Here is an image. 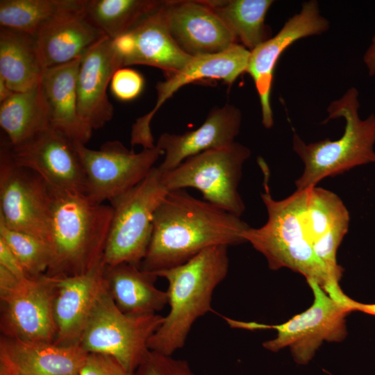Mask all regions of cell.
I'll return each instance as SVG.
<instances>
[{"label": "cell", "instance_id": "1", "mask_svg": "<svg viewBox=\"0 0 375 375\" xmlns=\"http://www.w3.org/2000/svg\"><path fill=\"white\" fill-rule=\"evenodd\" d=\"M249 227L240 217L185 189L170 190L155 212L140 268L156 273L181 265L207 248L246 242L242 233Z\"/></svg>", "mask_w": 375, "mask_h": 375}, {"label": "cell", "instance_id": "2", "mask_svg": "<svg viewBox=\"0 0 375 375\" xmlns=\"http://www.w3.org/2000/svg\"><path fill=\"white\" fill-rule=\"evenodd\" d=\"M258 162L265 176L261 198L268 219L262 226L244 231L243 238L265 257L271 269L287 267L300 273L306 281H316L332 299L344 302L347 296L332 281L307 239L302 220L306 190H296L283 200H275L268 188L269 169L262 158Z\"/></svg>", "mask_w": 375, "mask_h": 375}, {"label": "cell", "instance_id": "3", "mask_svg": "<svg viewBox=\"0 0 375 375\" xmlns=\"http://www.w3.org/2000/svg\"><path fill=\"white\" fill-rule=\"evenodd\" d=\"M228 247L207 248L181 265L153 273L167 281L169 310L149 338L151 351L172 356L185 345L195 322L212 311L213 292L228 274Z\"/></svg>", "mask_w": 375, "mask_h": 375}, {"label": "cell", "instance_id": "4", "mask_svg": "<svg viewBox=\"0 0 375 375\" xmlns=\"http://www.w3.org/2000/svg\"><path fill=\"white\" fill-rule=\"evenodd\" d=\"M50 190L51 261L45 274L72 276L103 265L112 217L110 205L92 202L84 195Z\"/></svg>", "mask_w": 375, "mask_h": 375}, {"label": "cell", "instance_id": "5", "mask_svg": "<svg viewBox=\"0 0 375 375\" xmlns=\"http://www.w3.org/2000/svg\"><path fill=\"white\" fill-rule=\"evenodd\" d=\"M359 108L358 92L351 88L327 108L328 116L324 122L339 117L346 122L339 139L306 144L297 134L293 135V150L304 165L301 176L295 181L297 190L316 186L322 179L355 167L375 162V115L361 119Z\"/></svg>", "mask_w": 375, "mask_h": 375}, {"label": "cell", "instance_id": "6", "mask_svg": "<svg viewBox=\"0 0 375 375\" xmlns=\"http://www.w3.org/2000/svg\"><path fill=\"white\" fill-rule=\"evenodd\" d=\"M169 190L154 167L138 185L110 201L112 217L103 253L105 266L140 267L151 238L155 212Z\"/></svg>", "mask_w": 375, "mask_h": 375}, {"label": "cell", "instance_id": "7", "mask_svg": "<svg viewBox=\"0 0 375 375\" xmlns=\"http://www.w3.org/2000/svg\"><path fill=\"white\" fill-rule=\"evenodd\" d=\"M314 301L311 306L280 324L244 322L223 317L233 328L246 330L273 329L276 336L263 342L267 350L277 352L289 347L294 360L307 365L324 342H340L347 335L345 317L351 310L332 299L313 280H307Z\"/></svg>", "mask_w": 375, "mask_h": 375}, {"label": "cell", "instance_id": "8", "mask_svg": "<svg viewBox=\"0 0 375 375\" xmlns=\"http://www.w3.org/2000/svg\"><path fill=\"white\" fill-rule=\"evenodd\" d=\"M158 313L129 315L123 312L108 288L99 296L79 344L88 353L112 356L134 374L151 350L148 342L162 323Z\"/></svg>", "mask_w": 375, "mask_h": 375}, {"label": "cell", "instance_id": "9", "mask_svg": "<svg viewBox=\"0 0 375 375\" xmlns=\"http://www.w3.org/2000/svg\"><path fill=\"white\" fill-rule=\"evenodd\" d=\"M249 149L238 142L201 152L175 168L162 172V181L170 190L192 188L205 201L241 217L245 206L238 192L242 167Z\"/></svg>", "mask_w": 375, "mask_h": 375}, {"label": "cell", "instance_id": "10", "mask_svg": "<svg viewBox=\"0 0 375 375\" xmlns=\"http://www.w3.org/2000/svg\"><path fill=\"white\" fill-rule=\"evenodd\" d=\"M51 195L44 180L17 165L8 140L0 148V222L12 230L37 237L48 244Z\"/></svg>", "mask_w": 375, "mask_h": 375}, {"label": "cell", "instance_id": "11", "mask_svg": "<svg viewBox=\"0 0 375 375\" xmlns=\"http://www.w3.org/2000/svg\"><path fill=\"white\" fill-rule=\"evenodd\" d=\"M74 146L85 174V197L96 203L110 201L138 185L163 154L156 145L135 153L117 140L106 142L98 150L76 142Z\"/></svg>", "mask_w": 375, "mask_h": 375}, {"label": "cell", "instance_id": "12", "mask_svg": "<svg viewBox=\"0 0 375 375\" xmlns=\"http://www.w3.org/2000/svg\"><path fill=\"white\" fill-rule=\"evenodd\" d=\"M56 285L46 274L26 277L1 302L3 335L28 342H55L57 328L53 313Z\"/></svg>", "mask_w": 375, "mask_h": 375}, {"label": "cell", "instance_id": "13", "mask_svg": "<svg viewBox=\"0 0 375 375\" xmlns=\"http://www.w3.org/2000/svg\"><path fill=\"white\" fill-rule=\"evenodd\" d=\"M251 51L240 44H235L226 51L213 54L192 56L190 61L176 72L165 77L156 86L157 99L152 110L138 118L131 133L132 145L143 149L153 148V138L150 123L161 106L185 85L203 79L222 80L232 84L240 75L247 72Z\"/></svg>", "mask_w": 375, "mask_h": 375}, {"label": "cell", "instance_id": "14", "mask_svg": "<svg viewBox=\"0 0 375 375\" xmlns=\"http://www.w3.org/2000/svg\"><path fill=\"white\" fill-rule=\"evenodd\" d=\"M15 162L40 175L54 190L85 196L86 178L74 142L50 128L17 147Z\"/></svg>", "mask_w": 375, "mask_h": 375}, {"label": "cell", "instance_id": "15", "mask_svg": "<svg viewBox=\"0 0 375 375\" xmlns=\"http://www.w3.org/2000/svg\"><path fill=\"white\" fill-rule=\"evenodd\" d=\"M328 28V21L320 15L317 1H306L301 11L290 17L277 34L251 51L247 72L258 92L265 128H270L274 124L270 96L274 72L281 56L298 40L320 35Z\"/></svg>", "mask_w": 375, "mask_h": 375}, {"label": "cell", "instance_id": "16", "mask_svg": "<svg viewBox=\"0 0 375 375\" xmlns=\"http://www.w3.org/2000/svg\"><path fill=\"white\" fill-rule=\"evenodd\" d=\"M112 40L123 67L151 66L162 70L165 77L183 68L192 58L170 32L165 1L131 30Z\"/></svg>", "mask_w": 375, "mask_h": 375}, {"label": "cell", "instance_id": "17", "mask_svg": "<svg viewBox=\"0 0 375 375\" xmlns=\"http://www.w3.org/2000/svg\"><path fill=\"white\" fill-rule=\"evenodd\" d=\"M123 67L112 40L107 36L93 45L82 57L77 76L78 111L92 131L110 121L114 107L107 89L115 72Z\"/></svg>", "mask_w": 375, "mask_h": 375}, {"label": "cell", "instance_id": "18", "mask_svg": "<svg viewBox=\"0 0 375 375\" xmlns=\"http://www.w3.org/2000/svg\"><path fill=\"white\" fill-rule=\"evenodd\" d=\"M170 32L188 54H213L227 50L238 40L207 1H165Z\"/></svg>", "mask_w": 375, "mask_h": 375}, {"label": "cell", "instance_id": "19", "mask_svg": "<svg viewBox=\"0 0 375 375\" xmlns=\"http://www.w3.org/2000/svg\"><path fill=\"white\" fill-rule=\"evenodd\" d=\"M52 278L56 285L53 313L57 328L54 343L79 344L93 308L107 288L105 265L79 274Z\"/></svg>", "mask_w": 375, "mask_h": 375}, {"label": "cell", "instance_id": "20", "mask_svg": "<svg viewBox=\"0 0 375 375\" xmlns=\"http://www.w3.org/2000/svg\"><path fill=\"white\" fill-rule=\"evenodd\" d=\"M88 354L80 344L28 342L2 335L0 375H79Z\"/></svg>", "mask_w": 375, "mask_h": 375}, {"label": "cell", "instance_id": "21", "mask_svg": "<svg viewBox=\"0 0 375 375\" xmlns=\"http://www.w3.org/2000/svg\"><path fill=\"white\" fill-rule=\"evenodd\" d=\"M241 122L240 109L225 104L213 108L195 130L183 134H161L156 145L165 154V158L158 169L162 172H167L190 157L231 145L239 133Z\"/></svg>", "mask_w": 375, "mask_h": 375}, {"label": "cell", "instance_id": "22", "mask_svg": "<svg viewBox=\"0 0 375 375\" xmlns=\"http://www.w3.org/2000/svg\"><path fill=\"white\" fill-rule=\"evenodd\" d=\"M104 37L87 19L83 8L55 17L35 35L45 69L81 58Z\"/></svg>", "mask_w": 375, "mask_h": 375}, {"label": "cell", "instance_id": "23", "mask_svg": "<svg viewBox=\"0 0 375 375\" xmlns=\"http://www.w3.org/2000/svg\"><path fill=\"white\" fill-rule=\"evenodd\" d=\"M81 58L45 69L40 85L51 128L73 142L86 144L93 131L83 123L78 111L76 83Z\"/></svg>", "mask_w": 375, "mask_h": 375}, {"label": "cell", "instance_id": "24", "mask_svg": "<svg viewBox=\"0 0 375 375\" xmlns=\"http://www.w3.org/2000/svg\"><path fill=\"white\" fill-rule=\"evenodd\" d=\"M108 290L117 306L129 315L155 314L168 304L167 291L155 285L158 276L140 266H105Z\"/></svg>", "mask_w": 375, "mask_h": 375}, {"label": "cell", "instance_id": "25", "mask_svg": "<svg viewBox=\"0 0 375 375\" xmlns=\"http://www.w3.org/2000/svg\"><path fill=\"white\" fill-rule=\"evenodd\" d=\"M44 71L34 35L0 28V76L12 91L26 92L40 85Z\"/></svg>", "mask_w": 375, "mask_h": 375}, {"label": "cell", "instance_id": "26", "mask_svg": "<svg viewBox=\"0 0 375 375\" xmlns=\"http://www.w3.org/2000/svg\"><path fill=\"white\" fill-rule=\"evenodd\" d=\"M0 103V126L12 147L51 128L40 84L26 92H13Z\"/></svg>", "mask_w": 375, "mask_h": 375}, {"label": "cell", "instance_id": "27", "mask_svg": "<svg viewBox=\"0 0 375 375\" xmlns=\"http://www.w3.org/2000/svg\"><path fill=\"white\" fill-rule=\"evenodd\" d=\"M234 34L238 41L252 51L268 40L265 24L272 0L207 1Z\"/></svg>", "mask_w": 375, "mask_h": 375}, {"label": "cell", "instance_id": "28", "mask_svg": "<svg viewBox=\"0 0 375 375\" xmlns=\"http://www.w3.org/2000/svg\"><path fill=\"white\" fill-rule=\"evenodd\" d=\"M162 2L158 0H84L83 12L106 36L114 39L131 30Z\"/></svg>", "mask_w": 375, "mask_h": 375}, {"label": "cell", "instance_id": "29", "mask_svg": "<svg viewBox=\"0 0 375 375\" xmlns=\"http://www.w3.org/2000/svg\"><path fill=\"white\" fill-rule=\"evenodd\" d=\"M83 5L84 0H1L0 26L35 36L55 17Z\"/></svg>", "mask_w": 375, "mask_h": 375}, {"label": "cell", "instance_id": "30", "mask_svg": "<svg viewBox=\"0 0 375 375\" xmlns=\"http://www.w3.org/2000/svg\"><path fill=\"white\" fill-rule=\"evenodd\" d=\"M302 220L307 239L312 245L340 228L349 226V212L334 192L314 186L306 189Z\"/></svg>", "mask_w": 375, "mask_h": 375}, {"label": "cell", "instance_id": "31", "mask_svg": "<svg viewBox=\"0 0 375 375\" xmlns=\"http://www.w3.org/2000/svg\"><path fill=\"white\" fill-rule=\"evenodd\" d=\"M0 238L17 257L28 277L45 274L51 261L49 244L32 235L12 230L0 222Z\"/></svg>", "mask_w": 375, "mask_h": 375}, {"label": "cell", "instance_id": "32", "mask_svg": "<svg viewBox=\"0 0 375 375\" xmlns=\"http://www.w3.org/2000/svg\"><path fill=\"white\" fill-rule=\"evenodd\" d=\"M134 375H195L188 362L151 351Z\"/></svg>", "mask_w": 375, "mask_h": 375}, {"label": "cell", "instance_id": "33", "mask_svg": "<svg viewBox=\"0 0 375 375\" xmlns=\"http://www.w3.org/2000/svg\"><path fill=\"white\" fill-rule=\"evenodd\" d=\"M144 85V79L141 74L133 69L122 67L112 76L110 89L117 99L128 101L141 94Z\"/></svg>", "mask_w": 375, "mask_h": 375}, {"label": "cell", "instance_id": "34", "mask_svg": "<svg viewBox=\"0 0 375 375\" xmlns=\"http://www.w3.org/2000/svg\"><path fill=\"white\" fill-rule=\"evenodd\" d=\"M79 375H134L112 356L89 353Z\"/></svg>", "mask_w": 375, "mask_h": 375}, {"label": "cell", "instance_id": "35", "mask_svg": "<svg viewBox=\"0 0 375 375\" xmlns=\"http://www.w3.org/2000/svg\"><path fill=\"white\" fill-rule=\"evenodd\" d=\"M0 266L3 267L20 279L28 277L15 255L1 238H0Z\"/></svg>", "mask_w": 375, "mask_h": 375}, {"label": "cell", "instance_id": "36", "mask_svg": "<svg viewBox=\"0 0 375 375\" xmlns=\"http://www.w3.org/2000/svg\"><path fill=\"white\" fill-rule=\"evenodd\" d=\"M20 280L10 271L0 266V297H3L12 291L17 285Z\"/></svg>", "mask_w": 375, "mask_h": 375}, {"label": "cell", "instance_id": "37", "mask_svg": "<svg viewBox=\"0 0 375 375\" xmlns=\"http://www.w3.org/2000/svg\"><path fill=\"white\" fill-rule=\"evenodd\" d=\"M363 62L370 76L375 75V35L372 39L371 44L363 56Z\"/></svg>", "mask_w": 375, "mask_h": 375}, {"label": "cell", "instance_id": "38", "mask_svg": "<svg viewBox=\"0 0 375 375\" xmlns=\"http://www.w3.org/2000/svg\"><path fill=\"white\" fill-rule=\"evenodd\" d=\"M350 306L352 311L358 310L369 315H375V303H362L352 299Z\"/></svg>", "mask_w": 375, "mask_h": 375}, {"label": "cell", "instance_id": "39", "mask_svg": "<svg viewBox=\"0 0 375 375\" xmlns=\"http://www.w3.org/2000/svg\"><path fill=\"white\" fill-rule=\"evenodd\" d=\"M13 92H15L10 89L5 80L0 76V102L8 99Z\"/></svg>", "mask_w": 375, "mask_h": 375}]
</instances>
